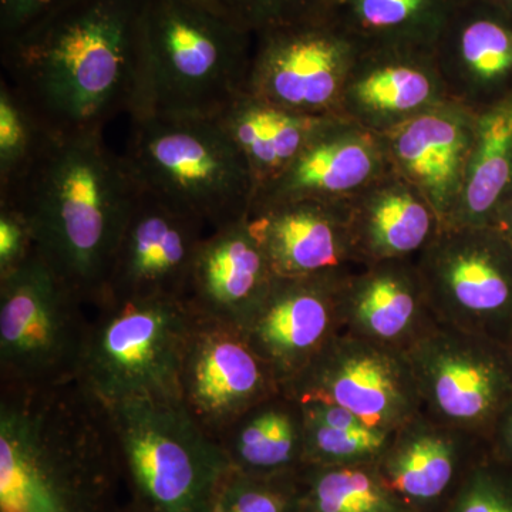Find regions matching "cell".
Listing matches in <instances>:
<instances>
[{
  "label": "cell",
  "mask_w": 512,
  "mask_h": 512,
  "mask_svg": "<svg viewBox=\"0 0 512 512\" xmlns=\"http://www.w3.org/2000/svg\"><path fill=\"white\" fill-rule=\"evenodd\" d=\"M147 0H67L0 43L2 79L59 136L136 107Z\"/></svg>",
  "instance_id": "6da1fadb"
},
{
  "label": "cell",
  "mask_w": 512,
  "mask_h": 512,
  "mask_svg": "<svg viewBox=\"0 0 512 512\" xmlns=\"http://www.w3.org/2000/svg\"><path fill=\"white\" fill-rule=\"evenodd\" d=\"M120 483L109 409L79 380L0 387V512H119Z\"/></svg>",
  "instance_id": "7a4b0ae2"
},
{
  "label": "cell",
  "mask_w": 512,
  "mask_h": 512,
  "mask_svg": "<svg viewBox=\"0 0 512 512\" xmlns=\"http://www.w3.org/2000/svg\"><path fill=\"white\" fill-rule=\"evenodd\" d=\"M138 185L103 131L55 134L18 194L0 205L25 212L37 254L84 302L103 293Z\"/></svg>",
  "instance_id": "3957f363"
},
{
  "label": "cell",
  "mask_w": 512,
  "mask_h": 512,
  "mask_svg": "<svg viewBox=\"0 0 512 512\" xmlns=\"http://www.w3.org/2000/svg\"><path fill=\"white\" fill-rule=\"evenodd\" d=\"M255 37L192 0H147L131 119H215L244 92Z\"/></svg>",
  "instance_id": "277c9868"
},
{
  "label": "cell",
  "mask_w": 512,
  "mask_h": 512,
  "mask_svg": "<svg viewBox=\"0 0 512 512\" xmlns=\"http://www.w3.org/2000/svg\"><path fill=\"white\" fill-rule=\"evenodd\" d=\"M126 158L138 187L217 229L245 220L251 171L214 119H131Z\"/></svg>",
  "instance_id": "5b68a950"
},
{
  "label": "cell",
  "mask_w": 512,
  "mask_h": 512,
  "mask_svg": "<svg viewBox=\"0 0 512 512\" xmlns=\"http://www.w3.org/2000/svg\"><path fill=\"white\" fill-rule=\"evenodd\" d=\"M77 380L106 406L180 402V373L195 313L184 299H100Z\"/></svg>",
  "instance_id": "8992f818"
},
{
  "label": "cell",
  "mask_w": 512,
  "mask_h": 512,
  "mask_svg": "<svg viewBox=\"0 0 512 512\" xmlns=\"http://www.w3.org/2000/svg\"><path fill=\"white\" fill-rule=\"evenodd\" d=\"M107 409L131 500L153 512H210L232 467L183 404L131 400Z\"/></svg>",
  "instance_id": "52a82bcc"
},
{
  "label": "cell",
  "mask_w": 512,
  "mask_h": 512,
  "mask_svg": "<svg viewBox=\"0 0 512 512\" xmlns=\"http://www.w3.org/2000/svg\"><path fill=\"white\" fill-rule=\"evenodd\" d=\"M86 302L37 251L0 278V387L77 379L89 320Z\"/></svg>",
  "instance_id": "ba28073f"
},
{
  "label": "cell",
  "mask_w": 512,
  "mask_h": 512,
  "mask_svg": "<svg viewBox=\"0 0 512 512\" xmlns=\"http://www.w3.org/2000/svg\"><path fill=\"white\" fill-rule=\"evenodd\" d=\"M406 353L421 413L487 440L512 402V360L505 345L436 320Z\"/></svg>",
  "instance_id": "9c48e42d"
},
{
  "label": "cell",
  "mask_w": 512,
  "mask_h": 512,
  "mask_svg": "<svg viewBox=\"0 0 512 512\" xmlns=\"http://www.w3.org/2000/svg\"><path fill=\"white\" fill-rule=\"evenodd\" d=\"M483 227L437 228L417 271L434 319L505 345L512 335V265Z\"/></svg>",
  "instance_id": "30bf717a"
},
{
  "label": "cell",
  "mask_w": 512,
  "mask_h": 512,
  "mask_svg": "<svg viewBox=\"0 0 512 512\" xmlns=\"http://www.w3.org/2000/svg\"><path fill=\"white\" fill-rule=\"evenodd\" d=\"M359 52L335 13L272 30L255 37L244 92L292 113L328 119Z\"/></svg>",
  "instance_id": "8fae6325"
},
{
  "label": "cell",
  "mask_w": 512,
  "mask_h": 512,
  "mask_svg": "<svg viewBox=\"0 0 512 512\" xmlns=\"http://www.w3.org/2000/svg\"><path fill=\"white\" fill-rule=\"evenodd\" d=\"M281 392L299 403L336 404L367 426L386 431H397L421 414L407 353L346 330L333 336Z\"/></svg>",
  "instance_id": "7c38bea8"
},
{
  "label": "cell",
  "mask_w": 512,
  "mask_h": 512,
  "mask_svg": "<svg viewBox=\"0 0 512 512\" xmlns=\"http://www.w3.org/2000/svg\"><path fill=\"white\" fill-rule=\"evenodd\" d=\"M281 392L237 326L195 313L180 373V403L215 440L256 404Z\"/></svg>",
  "instance_id": "4fadbf2b"
},
{
  "label": "cell",
  "mask_w": 512,
  "mask_h": 512,
  "mask_svg": "<svg viewBox=\"0 0 512 512\" xmlns=\"http://www.w3.org/2000/svg\"><path fill=\"white\" fill-rule=\"evenodd\" d=\"M205 229L204 222L138 187L99 301L104 298L185 301L195 256L207 237Z\"/></svg>",
  "instance_id": "5bb4252c"
},
{
  "label": "cell",
  "mask_w": 512,
  "mask_h": 512,
  "mask_svg": "<svg viewBox=\"0 0 512 512\" xmlns=\"http://www.w3.org/2000/svg\"><path fill=\"white\" fill-rule=\"evenodd\" d=\"M348 276H275L249 316L242 332L279 386L298 376L342 330L340 291Z\"/></svg>",
  "instance_id": "9a60e30c"
},
{
  "label": "cell",
  "mask_w": 512,
  "mask_h": 512,
  "mask_svg": "<svg viewBox=\"0 0 512 512\" xmlns=\"http://www.w3.org/2000/svg\"><path fill=\"white\" fill-rule=\"evenodd\" d=\"M247 225L279 278L350 275L365 266L342 201L293 200L249 208Z\"/></svg>",
  "instance_id": "2e32d148"
},
{
  "label": "cell",
  "mask_w": 512,
  "mask_h": 512,
  "mask_svg": "<svg viewBox=\"0 0 512 512\" xmlns=\"http://www.w3.org/2000/svg\"><path fill=\"white\" fill-rule=\"evenodd\" d=\"M342 330L404 350L436 323L413 258L372 262L340 291Z\"/></svg>",
  "instance_id": "e0dca14e"
},
{
  "label": "cell",
  "mask_w": 512,
  "mask_h": 512,
  "mask_svg": "<svg viewBox=\"0 0 512 512\" xmlns=\"http://www.w3.org/2000/svg\"><path fill=\"white\" fill-rule=\"evenodd\" d=\"M275 275L245 220L231 222L202 241L185 301L202 318L244 328Z\"/></svg>",
  "instance_id": "ac0fdd59"
},
{
  "label": "cell",
  "mask_w": 512,
  "mask_h": 512,
  "mask_svg": "<svg viewBox=\"0 0 512 512\" xmlns=\"http://www.w3.org/2000/svg\"><path fill=\"white\" fill-rule=\"evenodd\" d=\"M484 444L483 437L443 426L421 413L394 433L376 466L387 488L413 511L443 497L453 487L467 451Z\"/></svg>",
  "instance_id": "d6986e66"
},
{
  "label": "cell",
  "mask_w": 512,
  "mask_h": 512,
  "mask_svg": "<svg viewBox=\"0 0 512 512\" xmlns=\"http://www.w3.org/2000/svg\"><path fill=\"white\" fill-rule=\"evenodd\" d=\"M392 147L397 163L423 192L440 227L450 224L471 158L466 124L446 111L420 114L397 128Z\"/></svg>",
  "instance_id": "ffe728a7"
},
{
  "label": "cell",
  "mask_w": 512,
  "mask_h": 512,
  "mask_svg": "<svg viewBox=\"0 0 512 512\" xmlns=\"http://www.w3.org/2000/svg\"><path fill=\"white\" fill-rule=\"evenodd\" d=\"M379 165L369 138L340 131L329 120L284 173L256 192L251 207L293 200L342 201L365 185Z\"/></svg>",
  "instance_id": "44dd1931"
},
{
  "label": "cell",
  "mask_w": 512,
  "mask_h": 512,
  "mask_svg": "<svg viewBox=\"0 0 512 512\" xmlns=\"http://www.w3.org/2000/svg\"><path fill=\"white\" fill-rule=\"evenodd\" d=\"M214 120L248 164L256 194L284 173L332 119L302 116L242 92Z\"/></svg>",
  "instance_id": "7402d4cb"
},
{
  "label": "cell",
  "mask_w": 512,
  "mask_h": 512,
  "mask_svg": "<svg viewBox=\"0 0 512 512\" xmlns=\"http://www.w3.org/2000/svg\"><path fill=\"white\" fill-rule=\"evenodd\" d=\"M437 73L434 50L360 46L350 70L357 77L343 97L376 119L407 116L434 99Z\"/></svg>",
  "instance_id": "603a6c76"
},
{
  "label": "cell",
  "mask_w": 512,
  "mask_h": 512,
  "mask_svg": "<svg viewBox=\"0 0 512 512\" xmlns=\"http://www.w3.org/2000/svg\"><path fill=\"white\" fill-rule=\"evenodd\" d=\"M302 404L279 392L238 417L218 437L229 464L251 476H291L303 467Z\"/></svg>",
  "instance_id": "cb8c5ba5"
},
{
  "label": "cell",
  "mask_w": 512,
  "mask_h": 512,
  "mask_svg": "<svg viewBox=\"0 0 512 512\" xmlns=\"http://www.w3.org/2000/svg\"><path fill=\"white\" fill-rule=\"evenodd\" d=\"M353 245L363 264L413 258L440 227L423 194L403 184L376 191L349 210Z\"/></svg>",
  "instance_id": "d4e9b609"
},
{
  "label": "cell",
  "mask_w": 512,
  "mask_h": 512,
  "mask_svg": "<svg viewBox=\"0 0 512 512\" xmlns=\"http://www.w3.org/2000/svg\"><path fill=\"white\" fill-rule=\"evenodd\" d=\"M490 0H464L437 43L440 73L477 83L512 72V23Z\"/></svg>",
  "instance_id": "484cf974"
},
{
  "label": "cell",
  "mask_w": 512,
  "mask_h": 512,
  "mask_svg": "<svg viewBox=\"0 0 512 512\" xmlns=\"http://www.w3.org/2000/svg\"><path fill=\"white\" fill-rule=\"evenodd\" d=\"M464 0H335V15L362 47L436 50Z\"/></svg>",
  "instance_id": "4316f807"
},
{
  "label": "cell",
  "mask_w": 512,
  "mask_h": 512,
  "mask_svg": "<svg viewBox=\"0 0 512 512\" xmlns=\"http://www.w3.org/2000/svg\"><path fill=\"white\" fill-rule=\"evenodd\" d=\"M511 174L512 101H507L485 114L478 124L463 194L448 225L483 227L510 183Z\"/></svg>",
  "instance_id": "83f0119b"
},
{
  "label": "cell",
  "mask_w": 512,
  "mask_h": 512,
  "mask_svg": "<svg viewBox=\"0 0 512 512\" xmlns=\"http://www.w3.org/2000/svg\"><path fill=\"white\" fill-rule=\"evenodd\" d=\"M302 512H412L384 484L376 463L303 466Z\"/></svg>",
  "instance_id": "f1b7e54d"
},
{
  "label": "cell",
  "mask_w": 512,
  "mask_h": 512,
  "mask_svg": "<svg viewBox=\"0 0 512 512\" xmlns=\"http://www.w3.org/2000/svg\"><path fill=\"white\" fill-rule=\"evenodd\" d=\"M55 133L5 79L0 80V202L15 197Z\"/></svg>",
  "instance_id": "f546056e"
},
{
  "label": "cell",
  "mask_w": 512,
  "mask_h": 512,
  "mask_svg": "<svg viewBox=\"0 0 512 512\" xmlns=\"http://www.w3.org/2000/svg\"><path fill=\"white\" fill-rule=\"evenodd\" d=\"M303 417V466L377 463L396 433L375 427L346 429L329 426L305 412Z\"/></svg>",
  "instance_id": "4dcf8cb0"
},
{
  "label": "cell",
  "mask_w": 512,
  "mask_h": 512,
  "mask_svg": "<svg viewBox=\"0 0 512 512\" xmlns=\"http://www.w3.org/2000/svg\"><path fill=\"white\" fill-rule=\"evenodd\" d=\"M235 28L254 37L328 18L335 13V0H192Z\"/></svg>",
  "instance_id": "1f68e13d"
},
{
  "label": "cell",
  "mask_w": 512,
  "mask_h": 512,
  "mask_svg": "<svg viewBox=\"0 0 512 512\" xmlns=\"http://www.w3.org/2000/svg\"><path fill=\"white\" fill-rule=\"evenodd\" d=\"M210 512H302L298 473L261 477L231 468Z\"/></svg>",
  "instance_id": "d6a6232c"
},
{
  "label": "cell",
  "mask_w": 512,
  "mask_h": 512,
  "mask_svg": "<svg viewBox=\"0 0 512 512\" xmlns=\"http://www.w3.org/2000/svg\"><path fill=\"white\" fill-rule=\"evenodd\" d=\"M497 467L485 460L474 464L447 512H512V480Z\"/></svg>",
  "instance_id": "836d02e7"
},
{
  "label": "cell",
  "mask_w": 512,
  "mask_h": 512,
  "mask_svg": "<svg viewBox=\"0 0 512 512\" xmlns=\"http://www.w3.org/2000/svg\"><path fill=\"white\" fill-rule=\"evenodd\" d=\"M32 225L15 205H0V278L25 264L35 254Z\"/></svg>",
  "instance_id": "e575fe53"
},
{
  "label": "cell",
  "mask_w": 512,
  "mask_h": 512,
  "mask_svg": "<svg viewBox=\"0 0 512 512\" xmlns=\"http://www.w3.org/2000/svg\"><path fill=\"white\" fill-rule=\"evenodd\" d=\"M67 0H0V43L13 39Z\"/></svg>",
  "instance_id": "d590c367"
},
{
  "label": "cell",
  "mask_w": 512,
  "mask_h": 512,
  "mask_svg": "<svg viewBox=\"0 0 512 512\" xmlns=\"http://www.w3.org/2000/svg\"><path fill=\"white\" fill-rule=\"evenodd\" d=\"M487 447L493 457H501L512 464V402L495 420L487 436Z\"/></svg>",
  "instance_id": "8d00e7d4"
},
{
  "label": "cell",
  "mask_w": 512,
  "mask_h": 512,
  "mask_svg": "<svg viewBox=\"0 0 512 512\" xmlns=\"http://www.w3.org/2000/svg\"><path fill=\"white\" fill-rule=\"evenodd\" d=\"M119 512H153L148 510V508L143 507V505H140L136 503V501L128 500L126 504L121 505Z\"/></svg>",
  "instance_id": "74e56055"
},
{
  "label": "cell",
  "mask_w": 512,
  "mask_h": 512,
  "mask_svg": "<svg viewBox=\"0 0 512 512\" xmlns=\"http://www.w3.org/2000/svg\"><path fill=\"white\" fill-rule=\"evenodd\" d=\"M490 2L500 6V8L504 9L505 12L512 13V0H490Z\"/></svg>",
  "instance_id": "f35d334b"
},
{
  "label": "cell",
  "mask_w": 512,
  "mask_h": 512,
  "mask_svg": "<svg viewBox=\"0 0 512 512\" xmlns=\"http://www.w3.org/2000/svg\"><path fill=\"white\" fill-rule=\"evenodd\" d=\"M505 348H507L508 353H510L511 360H512V335L510 336V339H508V342L505 343Z\"/></svg>",
  "instance_id": "ab89813d"
}]
</instances>
